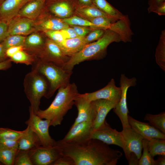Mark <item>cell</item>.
<instances>
[{"instance_id": "4fadbf2b", "label": "cell", "mask_w": 165, "mask_h": 165, "mask_svg": "<svg viewBox=\"0 0 165 165\" xmlns=\"http://www.w3.org/2000/svg\"><path fill=\"white\" fill-rule=\"evenodd\" d=\"M122 93L120 87L116 85L115 80L112 79L107 85L96 91L79 95L87 101L91 102L99 99H106L119 101Z\"/></svg>"}, {"instance_id": "5bb4252c", "label": "cell", "mask_w": 165, "mask_h": 165, "mask_svg": "<svg viewBox=\"0 0 165 165\" xmlns=\"http://www.w3.org/2000/svg\"><path fill=\"white\" fill-rule=\"evenodd\" d=\"M8 36L24 35L36 30L34 20L20 16H16L8 23Z\"/></svg>"}, {"instance_id": "ab89813d", "label": "cell", "mask_w": 165, "mask_h": 165, "mask_svg": "<svg viewBox=\"0 0 165 165\" xmlns=\"http://www.w3.org/2000/svg\"><path fill=\"white\" fill-rule=\"evenodd\" d=\"M44 31L51 40L57 44L60 43L65 39L61 30H49Z\"/></svg>"}, {"instance_id": "f35d334b", "label": "cell", "mask_w": 165, "mask_h": 165, "mask_svg": "<svg viewBox=\"0 0 165 165\" xmlns=\"http://www.w3.org/2000/svg\"><path fill=\"white\" fill-rule=\"evenodd\" d=\"M105 31L100 29H95L93 30L84 37L86 44L99 39L103 35Z\"/></svg>"}, {"instance_id": "b9f144b4", "label": "cell", "mask_w": 165, "mask_h": 165, "mask_svg": "<svg viewBox=\"0 0 165 165\" xmlns=\"http://www.w3.org/2000/svg\"><path fill=\"white\" fill-rule=\"evenodd\" d=\"M79 37H84L94 29L86 27L72 25V27Z\"/></svg>"}, {"instance_id": "ba28073f", "label": "cell", "mask_w": 165, "mask_h": 165, "mask_svg": "<svg viewBox=\"0 0 165 165\" xmlns=\"http://www.w3.org/2000/svg\"><path fill=\"white\" fill-rule=\"evenodd\" d=\"M136 81L137 79L135 77L130 79L127 77L125 74L121 75L119 84L122 91L121 97L113 110L120 120L123 128L130 127L128 119L129 112L127 101V94L128 89L131 86H135Z\"/></svg>"}, {"instance_id": "4316f807", "label": "cell", "mask_w": 165, "mask_h": 165, "mask_svg": "<svg viewBox=\"0 0 165 165\" xmlns=\"http://www.w3.org/2000/svg\"><path fill=\"white\" fill-rule=\"evenodd\" d=\"M92 4L99 9L117 20L124 15L106 0H92Z\"/></svg>"}, {"instance_id": "ffe728a7", "label": "cell", "mask_w": 165, "mask_h": 165, "mask_svg": "<svg viewBox=\"0 0 165 165\" xmlns=\"http://www.w3.org/2000/svg\"><path fill=\"white\" fill-rule=\"evenodd\" d=\"M109 30L113 31L119 36L121 41H132L133 33L130 28V23L127 15L111 24Z\"/></svg>"}, {"instance_id": "816d5d0a", "label": "cell", "mask_w": 165, "mask_h": 165, "mask_svg": "<svg viewBox=\"0 0 165 165\" xmlns=\"http://www.w3.org/2000/svg\"><path fill=\"white\" fill-rule=\"evenodd\" d=\"M77 6H85L92 4V0H75Z\"/></svg>"}, {"instance_id": "e575fe53", "label": "cell", "mask_w": 165, "mask_h": 165, "mask_svg": "<svg viewBox=\"0 0 165 165\" xmlns=\"http://www.w3.org/2000/svg\"><path fill=\"white\" fill-rule=\"evenodd\" d=\"M148 140L143 139L142 154L139 160L138 165H155V160L148 148Z\"/></svg>"}, {"instance_id": "60d3db41", "label": "cell", "mask_w": 165, "mask_h": 165, "mask_svg": "<svg viewBox=\"0 0 165 165\" xmlns=\"http://www.w3.org/2000/svg\"><path fill=\"white\" fill-rule=\"evenodd\" d=\"M18 140L12 141L0 139V149H18Z\"/></svg>"}, {"instance_id": "30bf717a", "label": "cell", "mask_w": 165, "mask_h": 165, "mask_svg": "<svg viewBox=\"0 0 165 165\" xmlns=\"http://www.w3.org/2000/svg\"><path fill=\"white\" fill-rule=\"evenodd\" d=\"M38 57L42 61L50 62L61 67L64 66L70 58L64 53L56 43L50 39L46 41L43 50Z\"/></svg>"}, {"instance_id": "277c9868", "label": "cell", "mask_w": 165, "mask_h": 165, "mask_svg": "<svg viewBox=\"0 0 165 165\" xmlns=\"http://www.w3.org/2000/svg\"><path fill=\"white\" fill-rule=\"evenodd\" d=\"M32 69L42 74L46 79L49 83V88L45 97H51L57 90L69 83L72 72L67 71L63 67L54 64L37 59L32 65Z\"/></svg>"}, {"instance_id": "db71d44e", "label": "cell", "mask_w": 165, "mask_h": 165, "mask_svg": "<svg viewBox=\"0 0 165 165\" xmlns=\"http://www.w3.org/2000/svg\"><path fill=\"white\" fill-rule=\"evenodd\" d=\"M5 0H0V4Z\"/></svg>"}, {"instance_id": "484cf974", "label": "cell", "mask_w": 165, "mask_h": 165, "mask_svg": "<svg viewBox=\"0 0 165 165\" xmlns=\"http://www.w3.org/2000/svg\"><path fill=\"white\" fill-rule=\"evenodd\" d=\"M69 27L62 19L51 18L44 20L36 25V30L44 31L49 30H61Z\"/></svg>"}, {"instance_id": "7402d4cb", "label": "cell", "mask_w": 165, "mask_h": 165, "mask_svg": "<svg viewBox=\"0 0 165 165\" xmlns=\"http://www.w3.org/2000/svg\"><path fill=\"white\" fill-rule=\"evenodd\" d=\"M84 37H77L65 39L57 44L64 53L71 57L80 51L86 44Z\"/></svg>"}, {"instance_id": "3957f363", "label": "cell", "mask_w": 165, "mask_h": 165, "mask_svg": "<svg viewBox=\"0 0 165 165\" xmlns=\"http://www.w3.org/2000/svg\"><path fill=\"white\" fill-rule=\"evenodd\" d=\"M121 41L119 35L111 30L107 29L99 39L86 44L79 52L70 58L63 67L67 71L72 72L74 66L83 61L103 59L107 54L108 45L112 42Z\"/></svg>"}, {"instance_id": "8992f818", "label": "cell", "mask_w": 165, "mask_h": 165, "mask_svg": "<svg viewBox=\"0 0 165 165\" xmlns=\"http://www.w3.org/2000/svg\"><path fill=\"white\" fill-rule=\"evenodd\" d=\"M122 140L123 149L127 161L132 156L139 159L142 155L143 138L130 127L123 128L120 132Z\"/></svg>"}, {"instance_id": "f6af8a7d", "label": "cell", "mask_w": 165, "mask_h": 165, "mask_svg": "<svg viewBox=\"0 0 165 165\" xmlns=\"http://www.w3.org/2000/svg\"><path fill=\"white\" fill-rule=\"evenodd\" d=\"M65 39L74 38L79 37L74 29L69 27L61 30Z\"/></svg>"}, {"instance_id": "d6986e66", "label": "cell", "mask_w": 165, "mask_h": 165, "mask_svg": "<svg viewBox=\"0 0 165 165\" xmlns=\"http://www.w3.org/2000/svg\"><path fill=\"white\" fill-rule=\"evenodd\" d=\"M48 6L53 13L65 18L69 17L77 6L75 0H50Z\"/></svg>"}, {"instance_id": "9a60e30c", "label": "cell", "mask_w": 165, "mask_h": 165, "mask_svg": "<svg viewBox=\"0 0 165 165\" xmlns=\"http://www.w3.org/2000/svg\"><path fill=\"white\" fill-rule=\"evenodd\" d=\"M129 124L144 139L149 140L153 138L165 139V134L149 123L141 122L128 115Z\"/></svg>"}, {"instance_id": "2e32d148", "label": "cell", "mask_w": 165, "mask_h": 165, "mask_svg": "<svg viewBox=\"0 0 165 165\" xmlns=\"http://www.w3.org/2000/svg\"><path fill=\"white\" fill-rule=\"evenodd\" d=\"M92 101L96 113L94 129H96L104 123L108 113L115 107L119 102L104 99H97Z\"/></svg>"}, {"instance_id": "ee69618b", "label": "cell", "mask_w": 165, "mask_h": 165, "mask_svg": "<svg viewBox=\"0 0 165 165\" xmlns=\"http://www.w3.org/2000/svg\"><path fill=\"white\" fill-rule=\"evenodd\" d=\"M8 27L7 22L0 20V43L8 36Z\"/></svg>"}, {"instance_id": "6da1fadb", "label": "cell", "mask_w": 165, "mask_h": 165, "mask_svg": "<svg viewBox=\"0 0 165 165\" xmlns=\"http://www.w3.org/2000/svg\"><path fill=\"white\" fill-rule=\"evenodd\" d=\"M55 145L62 155L71 158L75 165H116L122 156L120 151L95 139L74 143L56 141Z\"/></svg>"}, {"instance_id": "8d00e7d4", "label": "cell", "mask_w": 165, "mask_h": 165, "mask_svg": "<svg viewBox=\"0 0 165 165\" xmlns=\"http://www.w3.org/2000/svg\"><path fill=\"white\" fill-rule=\"evenodd\" d=\"M63 21L68 25L89 27L94 29L97 27L90 21L76 16L64 18Z\"/></svg>"}, {"instance_id": "f907efd6", "label": "cell", "mask_w": 165, "mask_h": 165, "mask_svg": "<svg viewBox=\"0 0 165 165\" xmlns=\"http://www.w3.org/2000/svg\"><path fill=\"white\" fill-rule=\"evenodd\" d=\"M6 49L5 48L2 43H0V62L4 61L6 59Z\"/></svg>"}, {"instance_id": "ac0fdd59", "label": "cell", "mask_w": 165, "mask_h": 165, "mask_svg": "<svg viewBox=\"0 0 165 165\" xmlns=\"http://www.w3.org/2000/svg\"><path fill=\"white\" fill-rule=\"evenodd\" d=\"M29 0H5L0 4V20L8 23Z\"/></svg>"}, {"instance_id": "4dcf8cb0", "label": "cell", "mask_w": 165, "mask_h": 165, "mask_svg": "<svg viewBox=\"0 0 165 165\" xmlns=\"http://www.w3.org/2000/svg\"><path fill=\"white\" fill-rule=\"evenodd\" d=\"M10 59L12 62L16 63L32 65L38 58L35 55L30 54L22 50L17 52Z\"/></svg>"}, {"instance_id": "74e56055", "label": "cell", "mask_w": 165, "mask_h": 165, "mask_svg": "<svg viewBox=\"0 0 165 165\" xmlns=\"http://www.w3.org/2000/svg\"><path fill=\"white\" fill-rule=\"evenodd\" d=\"M14 165H33L28 151H17L14 159Z\"/></svg>"}, {"instance_id": "cb8c5ba5", "label": "cell", "mask_w": 165, "mask_h": 165, "mask_svg": "<svg viewBox=\"0 0 165 165\" xmlns=\"http://www.w3.org/2000/svg\"><path fill=\"white\" fill-rule=\"evenodd\" d=\"M45 42L39 34H32L26 37L24 49L38 57L43 50Z\"/></svg>"}, {"instance_id": "11a10c76", "label": "cell", "mask_w": 165, "mask_h": 165, "mask_svg": "<svg viewBox=\"0 0 165 165\" xmlns=\"http://www.w3.org/2000/svg\"><path fill=\"white\" fill-rule=\"evenodd\" d=\"M30 0H29V1H30Z\"/></svg>"}, {"instance_id": "e0dca14e", "label": "cell", "mask_w": 165, "mask_h": 165, "mask_svg": "<svg viewBox=\"0 0 165 165\" xmlns=\"http://www.w3.org/2000/svg\"><path fill=\"white\" fill-rule=\"evenodd\" d=\"M79 94L75 100L78 111V116L72 126L83 121L94 120L96 113L92 101H89L81 97Z\"/></svg>"}, {"instance_id": "836d02e7", "label": "cell", "mask_w": 165, "mask_h": 165, "mask_svg": "<svg viewBox=\"0 0 165 165\" xmlns=\"http://www.w3.org/2000/svg\"><path fill=\"white\" fill-rule=\"evenodd\" d=\"M24 130L18 131L7 128H0V139L12 141L18 140L23 135Z\"/></svg>"}, {"instance_id": "7bdbcfd3", "label": "cell", "mask_w": 165, "mask_h": 165, "mask_svg": "<svg viewBox=\"0 0 165 165\" xmlns=\"http://www.w3.org/2000/svg\"><path fill=\"white\" fill-rule=\"evenodd\" d=\"M52 165H75L73 160L70 157L62 155Z\"/></svg>"}, {"instance_id": "7c38bea8", "label": "cell", "mask_w": 165, "mask_h": 165, "mask_svg": "<svg viewBox=\"0 0 165 165\" xmlns=\"http://www.w3.org/2000/svg\"><path fill=\"white\" fill-rule=\"evenodd\" d=\"M90 138L97 139L108 145H114L122 147V140L120 132L112 128L105 120L96 129H93Z\"/></svg>"}, {"instance_id": "9c48e42d", "label": "cell", "mask_w": 165, "mask_h": 165, "mask_svg": "<svg viewBox=\"0 0 165 165\" xmlns=\"http://www.w3.org/2000/svg\"><path fill=\"white\" fill-rule=\"evenodd\" d=\"M33 165H52L62 155L56 146H39L28 151Z\"/></svg>"}, {"instance_id": "d4e9b609", "label": "cell", "mask_w": 165, "mask_h": 165, "mask_svg": "<svg viewBox=\"0 0 165 165\" xmlns=\"http://www.w3.org/2000/svg\"><path fill=\"white\" fill-rule=\"evenodd\" d=\"M75 12L79 15L88 19L98 16H104L116 19L103 12L93 4L85 6H77Z\"/></svg>"}, {"instance_id": "c3c4849f", "label": "cell", "mask_w": 165, "mask_h": 165, "mask_svg": "<svg viewBox=\"0 0 165 165\" xmlns=\"http://www.w3.org/2000/svg\"><path fill=\"white\" fill-rule=\"evenodd\" d=\"M152 12L155 13L160 16L165 15V2L157 6L153 11Z\"/></svg>"}, {"instance_id": "bcb514c9", "label": "cell", "mask_w": 165, "mask_h": 165, "mask_svg": "<svg viewBox=\"0 0 165 165\" xmlns=\"http://www.w3.org/2000/svg\"><path fill=\"white\" fill-rule=\"evenodd\" d=\"M164 2H165V0H148V13L152 12L157 6Z\"/></svg>"}, {"instance_id": "1f68e13d", "label": "cell", "mask_w": 165, "mask_h": 165, "mask_svg": "<svg viewBox=\"0 0 165 165\" xmlns=\"http://www.w3.org/2000/svg\"><path fill=\"white\" fill-rule=\"evenodd\" d=\"M18 149H0V165H14Z\"/></svg>"}, {"instance_id": "52a82bcc", "label": "cell", "mask_w": 165, "mask_h": 165, "mask_svg": "<svg viewBox=\"0 0 165 165\" xmlns=\"http://www.w3.org/2000/svg\"><path fill=\"white\" fill-rule=\"evenodd\" d=\"M29 117L25 122L37 134L40 141L41 145L45 147L54 146L56 141L50 136L49 131L50 121L43 120L35 114L29 107Z\"/></svg>"}, {"instance_id": "603a6c76", "label": "cell", "mask_w": 165, "mask_h": 165, "mask_svg": "<svg viewBox=\"0 0 165 165\" xmlns=\"http://www.w3.org/2000/svg\"><path fill=\"white\" fill-rule=\"evenodd\" d=\"M46 0H31L20 10L17 16L34 20L40 13Z\"/></svg>"}, {"instance_id": "f1b7e54d", "label": "cell", "mask_w": 165, "mask_h": 165, "mask_svg": "<svg viewBox=\"0 0 165 165\" xmlns=\"http://www.w3.org/2000/svg\"><path fill=\"white\" fill-rule=\"evenodd\" d=\"M148 150L153 157L156 156H165V139L153 138L148 140Z\"/></svg>"}, {"instance_id": "8fae6325", "label": "cell", "mask_w": 165, "mask_h": 165, "mask_svg": "<svg viewBox=\"0 0 165 165\" xmlns=\"http://www.w3.org/2000/svg\"><path fill=\"white\" fill-rule=\"evenodd\" d=\"M94 119L90 120L71 126L64 138L57 141L61 143H74L90 139L94 129Z\"/></svg>"}, {"instance_id": "f546056e", "label": "cell", "mask_w": 165, "mask_h": 165, "mask_svg": "<svg viewBox=\"0 0 165 165\" xmlns=\"http://www.w3.org/2000/svg\"><path fill=\"white\" fill-rule=\"evenodd\" d=\"M145 120L147 121L154 127L165 134V112L153 115L147 114L144 117Z\"/></svg>"}, {"instance_id": "5b68a950", "label": "cell", "mask_w": 165, "mask_h": 165, "mask_svg": "<svg viewBox=\"0 0 165 165\" xmlns=\"http://www.w3.org/2000/svg\"><path fill=\"white\" fill-rule=\"evenodd\" d=\"M23 84L25 94L30 103L29 107L35 114L40 109L41 98L45 97L48 91L49 82L43 75L32 69L25 75Z\"/></svg>"}, {"instance_id": "44dd1931", "label": "cell", "mask_w": 165, "mask_h": 165, "mask_svg": "<svg viewBox=\"0 0 165 165\" xmlns=\"http://www.w3.org/2000/svg\"><path fill=\"white\" fill-rule=\"evenodd\" d=\"M41 145L39 138L37 134L27 125L23 135L18 141L17 151H29Z\"/></svg>"}, {"instance_id": "681fc988", "label": "cell", "mask_w": 165, "mask_h": 165, "mask_svg": "<svg viewBox=\"0 0 165 165\" xmlns=\"http://www.w3.org/2000/svg\"><path fill=\"white\" fill-rule=\"evenodd\" d=\"M12 65V61L10 58L0 62V70H6L10 68Z\"/></svg>"}, {"instance_id": "7dc6e473", "label": "cell", "mask_w": 165, "mask_h": 165, "mask_svg": "<svg viewBox=\"0 0 165 165\" xmlns=\"http://www.w3.org/2000/svg\"><path fill=\"white\" fill-rule=\"evenodd\" d=\"M22 50L24 49L22 46L11 47L6 50V55L7 57L10 58L17 52Z\"/></svg>"}, {"instance_id": "f5cc1de1", "label": "cell", "mask_w": 165, "mask_h": 165, "mask_svg": "<svg viewBox=\"0 0 165 165\" xmlns=\"http://www.w3.org/2000/svg\"><path fill=\"white\" fill-rule=\"evenodd\" d=\"M165 156H160L156 160H155V165H164Z\"/></svg>"}, {"instance_id": "d590c367", "label": "cell", "mask_w": 165, "mask_h": 165, "mask_svg": "<svg viewBox=\"0 0 165 165\" xmlns=\"http://www.w3.org/2000/svg\"><path fill=\"white\" fill-rule=\"evenodd\" d=\"M88 20L95 25L98 29L104 30L108 29L111 24L118 20L104 16H98Z\"/></svg>"}, {"instance_id": "83f0119b", "label": "cell", "mask_w": 165, "mask_h": 165, "mask_svg": "<svg viewBox=\"0 0 165 165\" xmlns=\"http://www.w3.org/2000/svg\"><path fill=\"white\" fill-rule=\"evenodd\" d=\"M157 64L164 72L165 71V30L162 31L155 52Z\"/></svg>"}, {"instance_id": "7a4b0ae2", "label": "cell", "mask_w": 165, "mask_h": 165, "mask_svg": "<svg viewBox=\"0 0 165 165\" xmlns=\"http://www.w3.org/2000/svg\"><path fill=\"white\" fill-rule=\"evenodd\" d=\"M74 83L58 89V92L50 106L44 110L39 109L35 113L42 119L50 121V126L61 124L64 116L75 104V100L79 94Z\"/></svg>"}, {"instance_id": "d6a6232c", "label": "cell", "mask_w": 165, "mask_h": 165, "mask_svg": "<svg viewBox=\"0 0 165 165\" xmlns=\"http://www.w3.org/2000/svg\"><path fill=\"white\" fill-rule=\"evenodd\" d=\"M25 38L26 37L23 35H10L7 36L2 43L6 50L12 46H23Z\"/></svg>"}]
</instances>
